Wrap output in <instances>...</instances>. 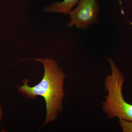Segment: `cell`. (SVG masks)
I'll list each match as a JSON object with an SVG mask.
<instances>
[{
  "label": "cell",
  "mask_w": 132,
  "mask_h": 132,
  "mask_svg": "<svg viewBox=\"0 0 132 132\" xmlns=\"http://www.w3.org/2000/svg\"><path fill=\"white\" fill-rule=\"evenodd\" d=\"M119 124L123 132H132V121L126 120H119Z\"/></svg>",
  "instance_id": "obj_5"
},
{
  "label": "cell",
  "mask_w": 132,
  "mask_h": 132,
  "mask_svg": "<svg viewBox=\"0 0 132 132\" xmlns=\"http://www.w3.org/2000/svg\"><path fill=\"white\" fill-rule=\"evenodd\" d=\"M80 0H64L62 2H55L52 5L45 7L44 11L49 13L69 14L73 7L78 4Z\"/></svg>",
  "instance_id": "obj_4"
},
{
  "label": "cell",
  "mask_w": 132,
  "mask_h": 132,
  "mask_svg": "<svg viewBox=\"0 0 132 132\" xmlns=\"http://www.w3.org/2000/svg\"><path fill=\"white\" fill-rule=\"evenodd\" d=\"M107 60L110 63L111 72L106 76L104 81L105 90L108 94L102 103V111L108 119L117 118L119 120L132 121V104L125 100L122 93L125 77L112 59Z\"/></svg>",
  "instance_id": "obj_2"
},
{
  "label": "cell",
  "mask_w": 132,
  "mask_h": 132,
  "mask_svg": "<svg viewBox=\"0 0 132 132\" xmlns=\"http://www.w3.org/2000/svg\"><path fill=\"white\" fill-rule=\"evenodd\" d=\"M3 118V109L2 106L0 104V123L1 122Z\"/></svg>",
  "instance_id": "obj_6"
},
{
  "label": "cell",
  "mask_w": 132,
  "mask_h": 132,
  "mask_svg": "<svg viewBox=\"0 0 132 132\" xmlns=\"http://www.w3.org/2000/svg\"><path fill=\"white\" fill-rule=\"evenodd\" d=\"M77 7L69 13L68 27L75 26L78 29H87L98 21L100 7L96 0H80Z\"/></svg>",
  "instance_id": "obj_3"
},
{
  "label": "cell",
  "mask_w": 132,
  "mask_h": 132,
  "mask_svg": "<svg viewBox=\"0 0 132 132\" xmlns=\"http://www.w3.org/2000/svg\"><path fill=\"white\" fill-rule=\"evenodd\" d=\"M42 64L44 67L43 77L40 82L33 86L29 85V80L24 79V85L16 86L19 93L28 99L35 100L37 96L45 100L46 114L43 126L47 125L57 119L63 111V100L65 97L64 81L66 76L57 61L53 59L33 58Z\"/></svg>",
  "instance_id": "obj_1"
}]
</instances>
